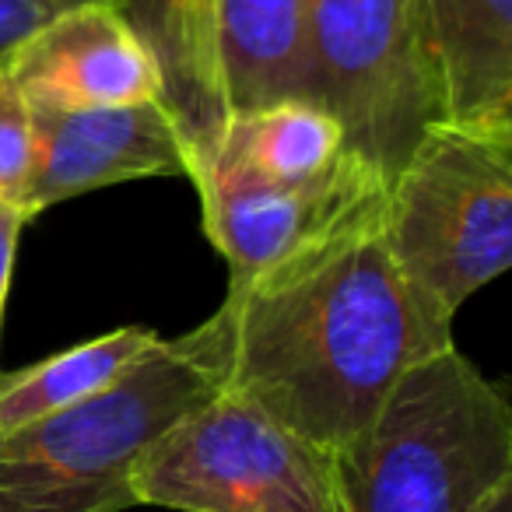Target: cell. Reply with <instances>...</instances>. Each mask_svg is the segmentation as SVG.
Segmentation results:
<instances>
[{"mask_svg": "<svg viewBox=\"0 0 512 512\" xmlns=\"http://www.w3.org/2000/svg\"><path fill=\"white\" fill-rule=\"evenodd\" d=\"M435 123L512 137V0H421Z\"/></svg>", "mask_w": 512, "mask_h": 512, "instance_id": "cell-10", "label": "cell"}, {"mask_svg": "<svg viewBox=\"0 0 512 512\" xmlns=\"http://www.w3.org/2000/svg\"><path fill=\"white\" fill-rule=\"evenodd\" d=\"M477 512H512V481H505L502 488L491 491Z\"/></svg>", "mask_w": 512, "mask_h": 512, "instance_id": "cell-17", "label": "cell"}, {"mask_svg": "<svg viewBox=\"0 0 512 512\" xmlns=\"http://www.w3.org/2000/svg\"><path fill=\"white\" fill-rule=\"evenodd\" d=\"M186 337L221 393L330 456L376 418L414 365L456 344L393 260L383 193L278 264L228 281L225 302Z\"/></svg>", "mask_w": 512, "mask_h": 512, "instance_id": "cell-1", "label": "cell"}, {"mask_svg": "<svg viewBox=\"0 0 512 512\" xmlns=\"http://www.w3.org/2000/svg\"><path fill=\"white\" fill-rule=\"evenodd\" d=\"M186 179L197 186L204 232L225 256L228 281L278 264L337 218L379 197L386 186L376 169L355 162L323 190H292L249 172L211 141L190 144Z\"/></svg>", "mask_w": 512, "mask_h": 512, "instance_id": "cell-7", "label": "cell"}, {"mask_svg": "<svg viewBox=\"0 0 512 512\" xmlns=\"http://www.w3.org/2000/svg\"><path fill=\"white\" fill-rule=\"evenodd\" d=\"M81 4H102V0H0V64L46 22ZM120 4V0H116Z\"/></svg>", "mask_w": 512, "mask_h": 512, "instance_id": "cell-15", "label": "cell"}, {"mask_svg": "<svg viewBox=\"0 0 512 512\" xmlns=\"http://www.w3.org/2000/svg\"><path fill=\"white\" fill-rule=\"evenodd\" d=\"M204 141L256 176L292 190H323L362 158L351 155L344 123L313 99H281L228 113Z\"/></svg>", "mask_w": 512, "mask_h": 512, "instance_id": "cell-12", "label": "cell"}, {"mask_svg": "<svg viewBox=\"0 0 512 512\" xmlns=\"http://www.w3.org/2000/svg\"><path fill=\"white\" fill-rule=\"evenodd\" d=\"M390 253L428 313H456L512 264V137L428 123L383 190Z\"/></svg>", "mask_w": 512, "mask_h": 512, "instance_id": "cell-4", "label": "cell"}, {"mask_svg": "<svg viewBox=\"0 0 512 512\" xmlns=\"http://www.w3.org/2000/svg\"><path fill=\"white\" fill-rule=\"evenodd\" d=\"M313 0H211V43L228 113L281 99H313Z\"/></svg>", "mask_w": 512, "mask_h": 512, "instance_id": "cell-11", "label": "cell"}, {"mask_svg": "<svg viewBox=\"0 0 512 512\" xmlns=\"http://www.w3.org/2000/svg\"><path fill=\"white\" fill-rule=\"evenodd\" d=\"M130 488L176 512H344L334 456L221 390L144 453Z\"/></svg>", "mask_w": 512, "mask_h": 512, "instance_id": "cell-5", "label": "cell"}, {"mask_svg": "<svg viewBox=\"0 0 512 512\" xmlns=\"http://www.w3.org/2000/svg\"><path fill=\"white\" fill-rule=\"evenodd\" d=\"M313 102L344 123L348 148L386 179L435 123L421 50V0H313Z\"/></svg>", "mask_w": 512, "mask_h": 512, "instance_id": "cell-6", "label": "cell"}, {"mask_svg": "<svg viewBox=\"0 0 512 512\" xmlns=\"http://www.w3.org/2000/svg\"><path fill=\"white\" fill-rule=\"evenodd\" d=\"M158 341L162 334H155L151 327H120L4 376L0 379V435L36 425L106 390Z\"/></svg>", "mask_w": 512, "mask_h": 512, "instance_id": "cell-13", "label": "cell"}, {"mask_svg": "<svg viewBox=\"0 0 512 512\" xmlns=\"http://www.w3.org/2000/svg\"><path fill=\"white\" fill-rule=\"evenodd\" d=\"M25 225H29V214L25 211H18V207H0V320H4V306H8L18 239H22Z\"/></svg>", "mask_w": 512, "mask_h": 512, "instance_id": "cell-16", "label": "cell"}, {"mask_svg": "<svg viewBox=\"0 0 512 512\" xmlns=\"http://www.w3.org/2000/svg\"><path fill=\"white\" fill-rule=\"evenodd\" d=\"M214 393L190 337H162L106 390L0 435V512L130 509L144 453Z\"/></svg>", "mask_w": 512, "mask_h": 512, "instance_id": "cell-3", "label": "cell"}, {"mask_svg": "<svg viewBox=\"0 0 512 512\" xmlns=\"http://www.w3.org/2000/svg\"><path fill=\"white\" fill-rule=\"evenodd\" d=\"M334 460L344 512H477L512 481V404L449 344L393 386Z\"/></svg>", "mask_w": 512, "mask_h": 512, "instance_id": "cell-2", "label": "cell"}, {"mask_svg": "<svg viewBox=\"0 0 512 512\" xmlns=\"http://www.w3.org/2000/svg\"><path fill=\"white\" fill-rule=\"evenodd\" d=\"M36 165V123L32 106L0 64V207L25 211V193ZM29 214V211H25Z\"/></svg>", "mask_w": 512, "mask_h": 512, "instance_id": "cell-14", "label": "cell"}, {"mask_svg": "<svg viewBox=\"0 0 512 512\" xmlns=\"http://www.w3.org/2000/svg\"><path fill=\"white\" fill-rule=\"evenodd\" d=\"M36 165L25 211L39 214L102 186L190 172V134L169 102L46 113L32 109Z\"/></svg>", "mask_w": 512, "mask_h": 512, "instance_id": "cell-9", "label": "cell"}, {"mask_svg": "<svg viewBox=\"0 0 512 512\" xmlns=\"http://www.w3.org/2000/svg\"><path fill=\"white\" fill-rule=\"evenodd\" d=\"M32 109H81L165 102V74L116 0L81 4L32 32L8 60Z\"/></svg>", "mask_w": 512, "mask_h": 512, "instance_id": "cell-8", "label": "cell"}]
</instances>
